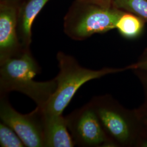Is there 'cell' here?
I'll list each match as a JSON object with an SVG mask.
<instances>
[{
    "label": "cell",
    "mask_w": 147,
    "mask_h": 147,
    "mask_svg": "<svg viewBox=\"0 0 147 147\" xmlns=\"http://www.w3.org/2000/svg\"><path fill=\"white\" fill-rule=\"evenodd\" d=\"M56 58L59 68L58 75L55 78L57 87L45 106L41 108L47 115H62L78 89L88 81L126 71L125 67H105L99 70L86 68L81 66L74 57L61 51L57 53Z\"/></svg>",
    "instance_id": "cell-3"
},
{
    "label": "cell",
    "mask_w": 147,
    "mask_h": 147,
    "mask_svg": "<svg viewBox=\"0 0 147 147\" xmlns=\"http://www.w3.org/2000/svg\"><path fill=\"white\" fill-rule=\"evenodd\" d=\"M144 23L139 16L124 11L117 22L116 28L123 37L133 39L142 33Z\"/></svg>",
    "instance_id": "cell-10"
},
{
    "label": "cell",
    "mask_w": 147,
    "mask_h": 147,
    "mask_svg": "<svg viewBox=\"0 0 147 147\" xmlns=\"http://www.w3.org/2000/svg\"><path fill=\"white\" fill-rule=\"evenodd\" d=\"M17 30V5L0 2V64L20 55L25 50Z\"/></svg>",
    "instance_id": "cell-7"
},
{
    "label": "cell",
    "mask_w": 147,
    "mask_h": 147,
    "mask_svg": "<svg viewBox=\"0 0 147 147\" xmlns=\"http://www.w3.org/2000/svg\"><path fill=\"white\" fill-rule=\"evenodd\" d=\"M50 0H21L17 5V30L21 45L30 49L32 27L38 14Z\"/></svg>",
    "instance_id": "cell-8"
},
{
    "label": "cell",
    "mask_w": 147,
    "mask_h": 147,
    "mask_svg": "<svg viewBox=\"0 0 147 147\" xmlns=\"http://www.w3.org/2000/svg\"><path fill=\"white\" fill-rule=\"evenodd\" d=\"M0 146L2 147H25L16 132L3 122L0 123Z\"/></svg>",
    "instance_id": "cell-12"
},
{
    "label": "cell",
    "mask_w": 147,
    "mask_h": 147,
    "mask_svg": "<svg viewBox=\"0 0 147 147\" xmlns=\"http://www.w3.org/2000/svg\"><path fill=\"white\" fill-rule=\"evenodd\" d=\"M89 104L115 147H147V126L136 109H128L111 95L95 96Z\"/></svg>",
    "instance_id": "cell-1"
},
{
    "label": "cell",
    "mask_w": 147,
    "mask_h": 147,
    "mask_svg": "<svg viewBox=\"0 0 147 147\" xmlns=\"http://www.w3.org/2000/svg\"><path fill=\"white\" fill-rule=\"evenodd\" d=\"M75 145L84 147H115L106 135L89 102L65 117Z\"/></svg>",
    "instance_id": "cell-6"
},
{
    "label": "cell",
    "mask_w": 147,
    "mask_h": 147,
    "mask_svg": "<svg viewBox=\"0 0 147 147\" xmlns=\"http://www.w3.org/2000/svg\"><path fill=\"white\" fill-rule=\"evenodd\" d=\"M95 1H96V2L100 3L102 5L111 6V5H112V2L113 0H95Z\"/></svg>",
    "instance_id": "cell-16"
},
{
    "label": "cell",
    "mask_w": 147,
    "mask_h": 147,
    "mask_svg": "<svg viewBox=\"0 0 147 147\" xmlns=\"http://www.w3.org/2000/svg\"><path fill=\"white\" fill-rule=\"evenodd\" d=\"M138 113L143 122L147 126V105L143 102L138 108L136 109Z\"/></svg>",
    "instance_id": "cell-15"
},
{
    "label": "cell",
    "mask_w": 147,
    "mask_h": 147,
    "mask_svg": "<svg viewBox=\"0 0 147 147\" xmlns=\"http://www.w3.org/2000/svg\"><path fill=\"white\" fill-rule=\"evenodd\" d=\"M132 71L142 86L144 95V102L147 105V70H134Z\"/></svg>",
    "instance_id": "cell-14"
},
{
    "label": "cell",
    "mask_w": 147,
    "mask_h": 147,
    "mask_svg": "<svg viewBox=\"0 0 147 147\" xmlns=\"http://www.w3.org/2000/svg\"><path fill=\"white\" fill-rule=\"evenodd\" d=\"M43 115L45 147H74L75 144L69 130L65 117L47 115L44 112Z\"/></svg>",
    "instance_id": "cell-9"
},
{
    "label": "cell",
    "mask_w": 147,
    "mask_h": 147,
    "mask_svg": "<svg viewBox=\"0 0 147 147\" xmlns=\"http://www.w3.org/2000/svg\"><path fill=\"white\" fill-rule=\"evenodd\" d=\"M112 5L121 11L134 14L147 22V0H113Z\"/></svg>",
    "instance_id": "cell-11"
},
{
    "label": "cell",
    "mask_w": 147,
    "mask_h": 147,
    "mask_svg": "<svg viewBox=\"0 0 147 147\" xmlns=\"http://www.w3.org/2000/svg\"><path fill=\"white\" fill-rule=\"evenodd\" d=\"M40 68L33 57L30 49L20 55L0 64V97L10 92L26 95L42 108L57 87L56 78L47 81L34 80Z\"/></svg>",
    "instance_id": "cell-2"
},
{
    "label": "cell",
    "mask_w": 147,
    "mask_h": 147,
    "mask_svg": "<svg viewBox=\"0 0 147 147\" xmlns=\"http://www.w3.org/2000/svg\"><path fill=\"white\" fill-rule=\"evenodd\" d=\"M21 1V0H0V2H5L17 5Z\"/></svg>",
    "instance_id": "cell-17"
},
{
    "label": "cell",
    "mask_w": 147,
    "mask_h": 147,
    "mask_svg": "<svg viewBox=\"0 0 147 147\" xmlns=\"http://www.w3.org/2000/svg\"><path fill=\"white\" fill-rule=\"evenodd\" d=\"M126 70H147V49H146L140 57L135 63L125 67Z\"/></svg>",
    "instance_id": "cell-13"
},
{
    "label": "cell",
    "mask_w": 147,
    "mask_h": 147,
    "mask_svg": "<svg viewBox=\"0 0 147 147\" xmlns=\"http://www.w3.org/2000/svg\"><path fill=\"white\" fill-rule=\"evenodd\" d=\"M123 11L95 0H75L64 16V32L73 40H84L95 34L115 29Z\"/></svg>",
    "instance_id": "cell-4"
},
{
    "label": "cell",
    "mask_w": 147,
    "mask_h": 147,
    "mask_svg": "<svg viewBox=\"0 0 147 147\" xmlns=\"http://www.w3.org/2000/svg\"><path fill=\"white\" fill-rule=\"evenodd\" d=\"M0 118L21 138L25 147H45L44 115L37 106L30 113L24 115L14 109L7 96L0 97Z\"/></svg>",
    "instance_id": "cell-5"
}]
</instances>
